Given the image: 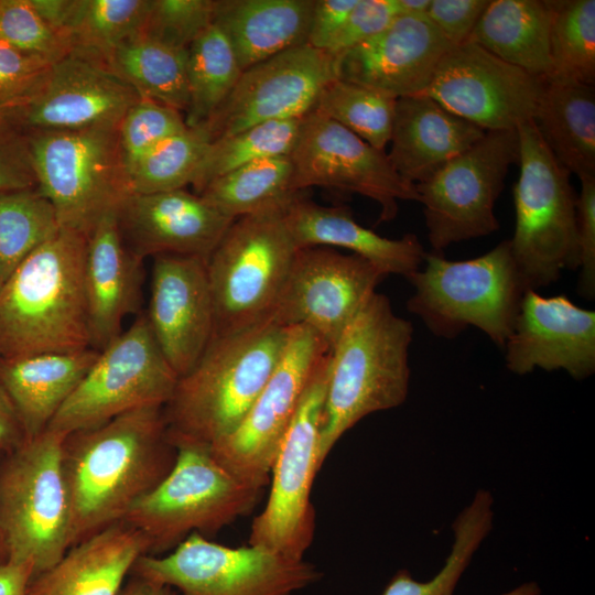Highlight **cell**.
Segmentation results:
<instances>
[{
  "label": "cell",
  "instance_id": "e0dca14e",
  "mask_svg": "<svg viewBox=\"0 0 595 595\" xmlns=\"http://www.w3.org/2000/svg\"><path fill=\"white\" fill-rule=\"evenodd\" d=\"M386 277L355 253L299 248L269 320L284 327L306 326L331 350Z\"/></svg>",
  "mask_w": 595,
  "mask_h": 595
},
{
  "label": "cell",
  "instance_id": "7a4b0ae2",
  "mask_svg": "<svg viewBox=\"0 0 595 595\" xmlns=\"http://www.w3.org/2000/svg\"><path fill=\"white\" fill-rule=\"evenodd\" d=\"M290 327L267 318L215 335L163 407L167 436L212 445L242 421L279 363Z\"/></svg>",
  "mask_w": 595,
  "mask_h": 595
},
{
  "label": "cell",
  "instance_id": "11a10c76",
  "mask_svg": "<svg viewBox=\"0 0 595 595\" xmlns=\"http://www.w3.org/2000/svg\"><path fill=\"white\" fill-rule=\"evenodd\" d=\"M30 2L51 28L65 36L64 31L73 10L74 0H30Z\"/></svg>",
  "mask_w": 595,
  "mask_h": 595
},
{
  "label": "cell",
  "instance_id": "603a6c76",
  "mask_svg": "<svg viewBox=\"0 0 595 595\" xmlns=\"http://www.w3.org/2000/svg\"><path fill=\"white\" fill-rule=\"evenodd\" d=\"M451 47L426 15L400 13L385 30L336 57L337 78L396 99L421 95Z\"/></svg>",
  "mask_w": 595,
  "mask_h": 595
},
{
  "label": "cell",
  "instance_id": "ee69618b",
  "mask_svg": "<svg viewBox=\"0 0 595 595\" xmlns=\"http://www.w3.org/2000/svg\"><path fill=\"white\" fill-rule=\"evenodd\" d=\"M0 42L51 65L72 51L68 40L39 15L30 0H0Z\"/></svg>",
  "mask_w": 595,
  "mask_h": 595
},
{
  "label": "cell",
  "instance_id": "4dcf8cb0",
  "mask_svg": "<svg viewBox=\"0 0 595 595\" xmlns=\"http://www.w3.org/2000/svg\"><path fill=\"white\" fill-rule=\"evenodd\" d=\"M541 138L570 174L595 176L594 85L550 75L532 118Z\"/></svg>",
  "mask_w": 595,
  "mask_h": 595
},
{
  "label": "cell",
  "instance_id": "816d5d0a",
  "mask_svg": "<svg viewBox=\"0 0 595 595\" xmlns=\"http://www.w3.org/2000/svg\"><path fill=\"white\" fill-rule=\"evenodd\" d=\"M357 0H315L307 44L327 51Z\"/></svg>",
  "mask_w": 595,
  "mask_h": 595
},
{
  "label": "cell",
  "instance_id": "ba28073f",
  "mask_svg": "<svg viewBox=\"0 0 595 595\" xmlns=\"http://www.w3.org/2000/svg\"><path fill=\"white\" fill-rule=\"evenodd\" d=\"M520 173L513 185L516 227L509 240L526 290L577 270L576 198L570 172L554 158L532 120L517 128Z\"/></svg>",
  "mask_w": 595,
  "mask_h": 595
},
{
  "label": "cell",
  "instance_id": "6f0895ef",
  "mask_svg": "<svg viewBox=\"0 0 595 595\" xmlns=\"http://www.w3.org/2000/svg\"><path fill=\"white\" fill-rule=\"evenodd\" d=\"M400 13L426 15L431 0H397Z\"/></svg>",
  "mask_w": 595,
  "mask_h": 595
},
{
  "label": "cell",
  "instance_id": "cb8c5ba5",
  "mask_svg": "<svg viewBox=\"0 0 595 595\" xmlns=\"http://www.w3.org/2000/svg\"><path fill=\"white\" fill-rule=\"evenodd\" d=\"M116 214L126 244L142 260L165 255L207 260L235 220L185 188L128 194Z\"/></svg>",
  "mask_w": 595,
  "mask_h": 595
},
{
  "label": "cell",
  "instance_id": "bcb514c9",
  "mask_svg": "<svg viewBox=\"0 0 595 595\" xmlns=\"http://www.w3.org/2000/svg\"><path fill=\"white\" fill-rule=\"evenodd\" d=\"M51 66L0 42V118H14L37 96Z\"/></svg>",
  "mask_w": 595,
  "mask_h": 595
},
{
  "label": "cell",
  "instance_id": "680465c9",
  "mask_svg": "<svg viewBox=\"0 0 595 595\" xmlns=\"http://www.w3.org/2000/svg\"><path fill=\"white\" fill-rule=\"evenodd\" d=\"M541 588L536 582H524L501 595H540Z\"/></svg>",
  "mask_w": 595,
  "mask_h": 595
},
{
  "label": "cell",
  "instance_id": "7402d4cb",
  "mask_svg": "<svg viewBox=\"0 0 595 595\" xmlns=\"http://www.w3.org/2000/svg\"><path fill=\"white\" fill-rule=\"evenodd\" d=\"M504 348L513 374L565 370L583 380L595 371V312L564 294L544 298L528 290Z\"/></svg>",
  "mask_w": 595,
  "mask_h": 595
},
{
  "label": "cell",
  "instance_id": "30bf717a",
  "mask_svg": "<svg viewBox=\"0 0 595 595\" xmlns=\"http://www.w3.org/2000/svg\"><path fill=\"white\" fill-rule=\"evenodd\" d=\"M29 136L36 187L52 203L62 229L88 237L128 195L117 129Z\"/></svg>",
  "mask_w": 595,
  "mask_h": 595
},
{
  "label": "cell",
  "instance_id": "52a82bcc",
  "mask_svg": "<svg viewBox=\"0 0 595 595\" xmlns=\"http://www.w3.org/2000/svg\"><path fill=\"white\" fill-rule=\"evenodd\" d=\"M174 447L169 474L122 520L142 534L152 555L170 552L192 533L218 532L248 515L261 494L224 468L209 445L184 442Z\"/></svg>",
  "mask_w": 595,
  "mask_h": 595
},
{
  "label": "cell",
  "instance_id": "44dd1931",
  "mask_svg": "<svg viewBox=\"0 0 595 595\" xmlns=\"http://www.w3.org/2000/svg\"><path fill=\"white\" fill-rule=\"evenodd\" d=\"M139 98L105 66L69 54L51 66L42 90L13 120L28 132L117 129Z\"/></svg>",
  "mask_w": 595,
  "mask_h": 595
},
{
  "label": "cell",
  "instance_id": "9c48e42d",
  "mask_svg": "<svg viewBox=\"0 0 595 595\" xmlns=\"http://www.w3.org/2000/svg\"><path fill=\"white\" fill-rule=\"evenodd\" d=\"M285 207L235 219L207 259L213 336L269 318L299 249L285 224Z\"/></svg>",
  "mask_w": 595,
  "mask_h": 595
},
{
  "label": "cell",
  "instance_id": "836d02e7",
  "mask_svg": "<svg viewBox=\"0 0 595 595\" xmlns=\"http://www.w3.org/2000/svg\"><path fill=\"white\" fill-rule=\"evenodd\" d=\"M293 175L290 156L262 159L214 180L198 195L226 217L237 219L285 207L301 194L293 186Z\"/></svg>",
  "mask_w": 595,
  "mask_h": 595
},
{
  "label": "cell",
  "instance_id": "3957f363",
  "mask_svg": "<svg viewBox=\"0 0 595 595\" xmlns=\"http://www.w3.org/2000/svg\"><path fill=\"white\" fill-rule=\"evenodd\" d=\"M413 326L376 292L329 350L320 463L365 416L401 405L409 392Z\"/></svg>",
  "mask_w": 595,
  "mask_h": 595
},
{
  "label": "cell",
  "instance_id": "7dc6e473",
  "mask_svg": "<svg viewBox=\"0 0 595 595\" xmlns=\"http://www.w3.org/2000/svg\"><path fill=\"white\" fill-rule=\"evenodd\" d=\"M29 187H36L29 132L0 118V192Z\"/></svg>",
  "mask_w": 595,
  "mask_h": 595
},
{
  "label": "cell",
  "instance_id": "f35d334b",
  "mask_svg": "<svg viewBox=\"0 0 595 595\" xmlns=\"http://www.w3.org/2000/svg\"><path fill=\"white\" fill-rule=\"evenodd\" d=\"M302 120L303 118L262 122L212 141L192 183L195 194H201L214 180L251 162L290 156Z\"/></svg>",
  "mask_w": 595,
  "mask_h": 595
},
{
  "label": "cell",
  "instance_id": "f907efd6",
  "mask_svg": "<svg viewBox=\"0 0 595 595\" xmlns=\"http://www.w3.org/2000/svg\"><path fill=\"white\" fill-rule=\"evenodd\" d=\"M488 0H431L428 19L452 47L466 43Z\"/></svg>",
  "mask_w": 595,
  "mask_h": 595
},
{
  "label": "cell",
  "instance_id": "ffe728a7",
  "mask_svg": "<svg viewBox=\"0 0 595 595\" xmlns=\"http://www.w3.org/2000/svg\"><path fill=\"white\" fill-rule=\"evenodd\" d=\"M206 262L186 256L153 258L144 315L178 378L196 365L214 335L215 309Z\"/></svg>",
  "mask_w": 595,
  "mask_h": 595
},
{
  "label": "cell",
  "instance_id": "9a60e30c",
  "mask_svg": "<svg viewBox=\"0 0 595 595\" xmlns=\"http://www.w3.org/2000/svg\"><path fill=\"white\" fill-rule=\"evenodd\" d=\"M328 353L311 328L290 327L279 363L242 421L209 445L215 459L244 484L258 489L268 485L279 445Z\"/></svg>",
  "mask_w": 595,
  "mask_h": 595
},
{
  "label": "cell",
  "instance_id": "8992f818",
  "mask_svg": "<svg viewBox=\"0 0 595 595\" xmlns=\"http://www.w3.org/2000/svg\"><path fill=\"white\" fill-rule=\"evenodd\" d=\"M65 437L46 429L4 454L0 465V523L8 561L31 564L33 577L56 564L72 547Z\"/></svg>",
  "mask_w": 595,
  "mask_h": 595
},
{
  "label": "cell",
  "instance_id": "f5cc1de1",
  "mask_svg": "<svg viewBox=\"0 0 595 595\" xmlns=\"http://www.w3.org/2000/svg\"><path fill=\"white\" fill-rule=\"evenodd\" d=\"M26 440L18 412L0 383V453L17 450Z\"/></svg>",
  "mask_w": 595,
  "mask_h": 595
},
{
  "label": "cell",
  "instance_id": "f546056e",
  "mask_svg": "<svg viewBox=\"0 0 595 595\" xmlns=\"http://www.w3.org/2000/svg\"><path fill=\"white\" fill-rule=\"evenodd\" d=\"M315 0H216L214 23L242 71L307 43Z\"/></svg>",
  "mask_w": 595,
  "mask_h": 595
},
{
  "label": "cell",
  "instance_id": "8fae6325",
  "mask_svg": "<svg viewBox=\"0 0 595 595\" xmlns=\"http://www.w3.org/2000/svg\"><path fill=\"white\" fill-rule=\"evenodd\" d=\"M130 574L177 595H294L322 577L304 559L262 545L227 547L192 533L165 554H143Z\"/></svg>",
  "mask_w": 595,
  "mask_h": 595
},
{
  "label": "cell",
  "instance_id": "4fadbf2b",
  "mask_svg": "<svg viewBox=\"0 0 595 595\" xmlns=\"http://www.w3.org/2000/svg\"><path fill=\"white\" fill-rule=\"evenodd\" d=\"M329 353L310 382L271 465L267 502L250 528L248 544L304 559L315 533L311 502L320 463L321 423Z\"/></svg>",
  "mask_w": 595,
  "mask_h": 595
},
{
  "label": "cell",
  "instance_id": "91938a15",
  "mask_svg": "<svg viewBox=\"0 0 595 595\" xmlns=\"http://www.w3.org/2000/svg\"><path fill=\"white\" fill-rule=\"evenodd\" d=\"M8 561L7 547L4 536L0 523V565Z\"/></svg>",
  "mask_w": 595,
  "mask_h": 595
},
{
  "label": "cell",
  "instance_id": "d590c367",
  "mask_svg": "<svg viewBox=\"0 0 595 595\" xmlns=\"http://www.w3.org/2000/svg\"><path fill=\"white\" fill-rule=\"evenodd\" d=\"M150 0H74L64 34L71 54L98 64L123 41L141 32Z\"/></svg>",
  "mask_w": 595,
  "mask_h": 595
},
{
  "label": "cell",
  "instance_id": "f1b7e54d",
  "mask_svg": "<svg viewBox=\"0 0 595 595\" xmlns=\"http://www.w3.org/2000/svg\"><path fill=\"white\" fill-rule=\"evenodd\" d=\"M98 354L99 350L88 347L0 357V383L18 412L26 439L48 428Z\"/></svg>",
  "mask_w": 595,
  "mask_h": 595
},
{
  "label": "cell",
  "instance_id": "ab89813d",
  "mask_svg": "<svg viewBox=\"0 0 595 595\" xmlns=\"http://www.w3.org/2000/svg\"><path fill=\"white\" fill-rule=\"evenodd\" d=\"M210 143L203 127H187L163 141L127 170L128 194L161 193L192 185Z\"/></svg>",
  "mask_w": 595,
  "mask_h": 595
},
{
  "label": "cell",
  "instance_id": "b9f144b4",
  "mask_svg": "<svg viewBox=\"0 0 595 595\" xmlns=\"http://www.w3.org/2000/svg\"><path fill=\"white\" fill-rule=\"evenodd\" d=\"M550 3L551 75L594 85L595 1L551 0Z\"/></svg>",
  "mask_w": 595,
  "mask_h": 595
},
{
  "label": "cell",
  "instance_id": "83f0119b",
  "mask_svg": "<svg viewBox=\"0 0 595 595\" xmlns=\"http://www.w3.org/2000/svg\"><path fill=\"white\" fill-rule=\"evenodd\" d=\"M143 554H148L145 539L120 521L69 548L31 580L26 595H118Z\"/></svg>",
  "mask_w": 595,
  "mask_h": 595
},
{
  "label": "cell",
  "instance_id": "d6a6232c",
  "mask_svg": "<svg viewBox=\"0 0 595 595\" xmlns=\"http://www.w3.org/2000/svg\"><path fill=\"white\" fill-rule=\"evenodd\" d=\"M187 50L154 41L141 32L120 43L102 66L141 97L185 112L188 105Z\"/></svg>",
  "mask_w": 595,
  "mask_h": 595
},
{
  "label": "cell",
  "instance_id": "1f68e13d",
  "mask_svg": "<svg viewBox=\"0 0 595 595\" xmlns=\"http://www.w3.org/2000/svg\"><path fill=\"white\" fill-rule=\"evenodd\" d=\"M549 0H493L467 42L531 75L552 74Z\"/></svg>",
  "mask_w": 595,
  "mask_h": 595
},
{
  "label": "cell",
  "instance_id": "484cf974",
  "mask_svg": "<svg viewBox=\"0 0 595 595\" xmlns=\"http://www.w3.org/2000/svg\"><path fill=\"white\" fill-rule=\"evenodd\" d=\"M485 133L424 94L402 97L396 101L387 155L402 178L419 184Z\"/></svg>",
  "mask_w": 595,
  "mask_h": 595
},
{
  "label": "cell",
  "instance_id": "277c9868",
  "mask_svg": "<svg viewBox=\"0 0 595 595\" xmlns=\"http://www.w3.org/2000/svg\"><path fill=\"white\" fill-rule=\"evenodd\" d=\"M86 247V236L61 228L2 283L1 357L90 347Z\"/></svg>",
  "mask_w": 595,
  "mask_h": 595
},
{
  "label": "cell",
  "instance_id": "681fc988",
  "mask_svg": "<svg viewBox=\"0 0 595 595\" xmlns=\"http://www.w3.org/2000/svg\"><path fill=\"white\" fill-rule=\"evenodd\" d=\"M576 198L577 244L580 253L577 292L586 300L595 296V176L580 178Z\"/></svg>",
  "mask_w": 595,
  "mask_h": 595
},
{
  "label": "cell",
  "instance_id": "d6986e66",
  "mask_svg": "<svg viewBox=\"0 0 595 595\" xmlns=\"http://www.w3.org/2000/svg\"><path fill=\"white\" fill-rule=\"evenodd\" d=\"M336 57L303 44L242 71L235 87L202 126L212 141L249 127L310 115L323 88L337 78Z\"/></svg>",
  "mask_w": 595,
  "mask_h": 595
},
{
  "label": "cell",
  "instance_id": "e575fe53",
  "mask_svg": "<svg viewBox=\"0 0 595 595\" xmlns=\"http://www.w3.org/2000/svg\"><path fill=\"white\" fill-rule=\"evenodd\" d=\"M241 73L228 37L213 22L187 50L186 126H204L231 93Z\"/></svg>",
  "mask_w": 595,
  "mask_h": 595
},
{
  "label": "cell",
  "instance_id": "9f6ffc18",
  "mask_svg": "<svg viewBox=\"0 0 595 595\" xmlns=\"http://www.w3.org/2000/svg\"><path fill=\"white\" fill-rule=\"evenodd\" d=\"M118 595H177V592L167 585L130 574Z\"/></svg>",
  "mask_w": 595,
  "mask_h": 595
},
{
  "label": "cell",
  "instance_id": "f6af8a7d",
  "mask_svg": "<svg viewBox=\"0 0 595 595\" xmlns=\"http://www.w3.org/2000/svg\"><path fill=\"white\" fill-rule=\"evenodd\" d=\"M216 0H150L141 33L167 46L188 50L214 22Z\"/></svg>",
  "mask_w": 595,
  "mask_h": 595
},
{
  "label": "cell",
  "instance_id": "c3c4849f",
  "mask_svg": "<svg viewBox=\"0 0 595 595\" xmlns=\"http://www.w3.org/2000/svg\"><path fill=\"white\" fill-rule=\"evenodd\" d=\"M400 14L397 0H357L326 52L337 57L385 30Z\"/></svg>",
  "mask_w": 595,
  "mask_h": 595
},
{
  "label": "cell",
  "instance_id": "d4e9b609",
  "mask_svg": "<svg viewBox=\"0 0 595 595\" xmlns=\"http://www.w3.org/2000/svg\"><path fill=\"white\" fill-rule=\"evenodd\" d=\"M116 209L107 213L87 237L88 327L90 347L99 351L122 333L129 315L140 314L142 301L143 260L126 244Z\"/></svg>",
  "mask_w": 595,
  "mask_h": 595
},
{
  "label": "cell",
  "instance_id": "94428289",
  "mask_svg": "<svg viewBox=\"0 0 595 595\" xmlns=\"http://www.w3.org/2000/svg\"><path fill=\"white\" fill-rule=\"evenodd\" d=\"M0 288H1V283H0Z\"/></svg>",
  "mask_w": 595,
  "mask_h": 595
},
{
  "label": "cell",
  "instance_id": "6da1fadb",
  "mask_svg": "<svg viewBox=\"0 0 595 595\" xmlns=\"http://www.w3.org/2000/svg\"><path fill=\"white\" fill-rule=\"evenodd\" d=\"M175 457L163 407L132 410L67 435L63 467L71 501L72 547L122 521L169 474Z\"/></svg>",
  "mask_w": 595,
  "mask_h": 595
},
{
  "label": "cell",
  "instance_id": "7bdbcfd3",
  "mask_svg": "<svg viewBox=\"0 0 595 595\" xmlns=\"http://www.w3.org/2000/svg\"><path fill=\"white\" fill-rule=\"evenodd\" d=\"M186 128L183 112L140 96L117 128L125 171L153 148Z\"/></svg>",
  "mask_w": 595,
  "mask_h": 595
},
{
  "label": "cell",
  "instance_id": "4316f807",
  "mask_svg": "<svg viewBox=\"0 0 595 595\" xmlns=\"http://www.w3.org/2000/svg\"><path fill=\"white\" fill-rule=\"evenodd\" d=\"M298 248H342L360 256L387 275L409 279L423 264L425 251L414 234L390 239L355 220L345 206H323L299 194L284 208Z\"/></svg>",
  "mask_w": 595,
  "mask_h": 595
},
{
  "label": "cell",
  "instance_id": "2e32d148",
  "mask_svg": "<svg viewBox=\"0 0 595 595\" xmlns=\"http://www.w3.org/2000/svg\"><path fill=\"white\" fill-rule=\"evenodd\" d=\"M290 159L296 192L317 186L365 196L379 205V223L397 217L400 201H420L385 151L315 111L303 118Z\"/></svg>",
  "mask_w": 595,
  "mask_h": 595
},
{
  "label": "cell",
  "instance_id": "db71d44e",
  "mask_svg": "<svg viewBox=\"0 0 595 595\" xmlns=\"http://www.w3.org/2000/svg\"><path fill=\"white\" fill-rule=\"evenodd\" d=\"M32 577L31 564L7 561L0 565V595H26Z\"/></svg>",
  "mask_w": 595,
  "mask_h": 595
},
{
  "label": "cell",
  "instance_id": "5bb4252c",
  "mask_svg": "<svg viewBox=\"0 0 595 595\" xmlns=\"http://www.w3.org/2000/svg\"><path fill=\"white\" fill-rule=\"evenodd\" d=\"M519 161L517 130L486 131L469 149L415 184L433 251L499 229L495 203Z\"/></svg>",
  "mask_w": 595,
  "mask_h": 595
},
{
  "label": "cell",
  "instance_id": "ac0fdd59",
  "mask_svg": "<svg viewBox=\"0 0 595 595\" xmlns=\"http://www.w3.org/2000/svg\"><path fill=\"white\" fill-rule=\"evenodd\" d=\"M543 80L466 42L443 56L424 95L484 131L517 130L532 120Z\"/></svg>",
  "mask_w": 595,
  "mask_h": 595
},
{
  "label": "cell",
  "instance_id": "6125c7cd",
  "mask_svg": "<svg viewBox=\"0 0 595 595\" xmlns=\"http://www.w3.org/2000/svg\"><path fill=\"white\" fill-rule=\"evenodd\" d=\"M0 357H1V355H0Z\"/></svg>",
  "mask_w": 595,
  "mask_h": 595
},
{
  "label": "cell",
  "instance_id": "5b68a950",
  "mask_svg": "<svg viewBox=\"0 0 595 595\" xmlns=\"http://www.w3.org/2000/svg\"><path fill=\"white\" fill-rule=\"evenodd\" d=\"M423 263L408 279L414 288L408 311L437 337L453 339L473 326L504 348L527 291L509 240L468 260L425 252Z\"/></svg>",
  "mask_w": 595,
  "mask_h": 595
},
{
  "label": "cell",
  "instance_id": "8d00e7d4",
  "mask_svg": "<svg viewBox=\"0 0 595 595\" xmlns=\"http://www.w3.org/2000/svg\"><path fill=\"white\" fill-rule=\"evenodd\" d=\"M494 498L479 489L453 522L454 541L443 567L429 581L414 580L408 570L398 571L382 595H453L474 553L493 528Z\"/></svg>",
  "mask_w": 595,
  "mask_h": 595
},
{
  "label": "cell",
  "instance_id": "7c38bea8",
  "mask_svg": "<svg viewBox=\"0 0 595 595\" xmlns=\"http://www.w3.org/2000/svg\"><path fill=\"white\" fill-rule=\"evenodd\" d=\"M178 377L140 313L101 349L47 429L66 436L147 407H164Z\"/></svg>",
  "mask_w": 595,
  "mask_h": 595
},
{
  "label": "cell",
  "instance_id": "74e56055",
  "mask_svg": "<svg viewBox=\"0 0 595 595\" xmlns=\"http://www.w3.org/2000/svg\"><path fill=\"white\" fill-rule=\"evenodd\" d=\"M61 226L52 203L37 187L0 192V283Z\"/></svg>",
  "mask_w": 595,
  "mask_h": 595
},
{
  "label": "cell",
  "instance_id": "60d3db41",
  "mask_svg": "<svg viewBox=\"0 0 595 595\" xmlns=\"http://www.w3.org/2000/svg\"><path fill=\"white\" fill-rule=\"evenodd\" d=\"M396 101L370 87L335 78L323 88L313 111L385 151L391 137Z\"/></svg>",
  "mask_w": 595,
  "mask_h": 595
}]
</instances>
